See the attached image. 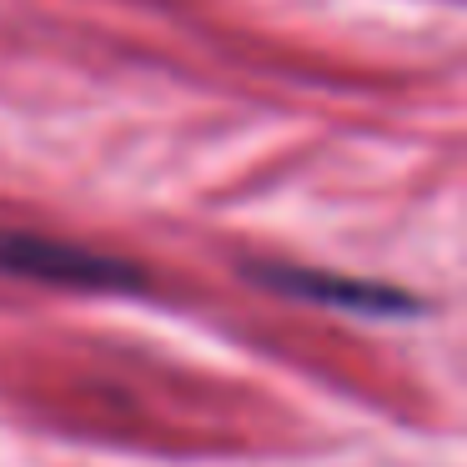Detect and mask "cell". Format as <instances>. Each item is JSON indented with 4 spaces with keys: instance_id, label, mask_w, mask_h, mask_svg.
I'll list each match as a JSON object with an SVG mask.
<instances>
[{
    "instance_id": "1",
    "label": "cell",
    "mask_w": 467,
    "mask_h": 467,
    "mask_svg": "<svg viewBox=\"0 0 467 467\" xmlns=\"http://www.w3.org/2000/svg\"><path fill=\"white\" fill-rule=\"evenodd\" d=\"M0 272L26 276V282L81 286V292H116V286H141V272L116 256H101L91 246L61 242V236L36 232H0Z\"/></svg>"
},
{
    "instance_id": "2",
    "label": "cell",
    "mask_w": 467,
    "mask_h": 467,
    "mask_svg": "<svg viewBox=\"0 0 467 467\" xmlns=\"http://www.w3.org/2000/svg\"><path fill=\"white\" fill-rule=\"evenodd\" d=\"M256 282L276 286V292H286V296H302V302L342 306V312H372V317L417 312V302L407 292H397V286L352 282V276H327V272H302V266H256Z\"/></svg>"
}]
</instances>
